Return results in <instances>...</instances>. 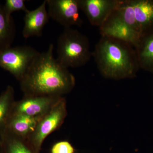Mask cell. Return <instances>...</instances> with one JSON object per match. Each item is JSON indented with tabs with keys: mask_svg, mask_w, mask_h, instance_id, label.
Instances as JSON below:
<instances>
[{
	"mask_svg": "<svg viewBox=\"0 0 153 153\" xmlns=\"http://www.w3.org/2000/svg\"><path fill=\"white\" fill-rule=\"evenodd\" d=\"M54 46L40 52L19 81L24 95L63 97L73 90L75 78L53 55Z\"/></svg>",
	"mask_w": 153,
	"mask_h": 153,
	"instance_id": "obj_1",
	"label": "cell"
},
{
	"mask_svg": "<svg viewBox=\"0 0 153 153\" xmlns=\"http://www.w3.org/2000/svg\"><path fill=\"white\" fill-rule=\"evenodd\" d=\"M130 44L106 36H102L92 52L99 71L108 79L133 78L139 66L135 50Z\"/></svg>",
	"mask_w": 153,
	"mask_h": 153,
	"instance_id": "obj_2",
	"label": "cell"
},
{
	"mask_svg": "<svg viewBox=\"0 0 153 153\" xmlns=\"http://www.w3.org/2000/svg\"><path fill=\"white\" fill-rule=\"evenodd\" d=\"M57 53V61L68 68L84 66L92 56L87 36L71 27L64 28L58 37Z\"/></svg>",
	"mask_w": 153,
	"mask_h": 153,
	"instance_id": "obj_3",
	"label": "cell"
},
{
	"mask_svg": "<svg viewBox=\"0 0 153 153\" xmlns=\"http://www.w3.org/2000/svg\"><path fill=\"white\" fill-rule=\"evenodd\" d=\"M67 115L66 101L62 97L52 109L41 118L27 141L36 153H40L44 141L50 134L60 128Z\"/></svg>",
	"mask_w": 153,
	"mask_h": 153,
	"instance_id": "obj_4",
	"label": "cell"
},
{
	"mask_svg": "<svg viewBox=\"0 0 153 153\" xmlns=\"http://www.w3.org/2000/svg\"><path fill=\"white\" fill-rule=\"evenodd\" d=\"M39 53L29 46L9 47L0 52V68L21 81Z\"/></svg>",
	"mask_w": 153,
	"mask_h": 153,
	"instance_id": "obj_5",
	"label": "cell"
},
{
	"mask_svg": "<svg viewBox=\"0 0 153 153\" xmlns=\"http://www.w3.org/2000/svg\"><path fill=\"white\" fill-rule=\"evenodd\" d=\"M49 18L65 28L81 27L79 0H46Z\"/></svg>",
	"mask_w": 153,
	"mask_h": 153,
	"instance_id": "obj_6",
	"label": "cell"
},
{
	"mask_svg": "<svg viewBox=\"0 0 153 153\" xmlns=\"http://www.w3.org/2000/svg\"><path fill=\"white\" fill-rule=\"evenodd\" d=\"M63 97L24 95L16 101L13 114L25 115L40 119L50 110Z\"/></svg>",
	"mask_w": 153,
	"mask_h": 153,
	"instance_id": "obj_7",
	"label": "cell"
},
{
	"mask_svg": "<svg viewBox=\"0 0 153 153\" xmlns=\"http://www.w3.org/2000/svg\"><path fill=\"white\" fill-rule=\"evenodd\" d=\"M102 36L111 37L130 44L136 48L143 36L129 27L114 11L100 28Z\"/></svg>",
	"mask_w": 153,
	"mask_h": 153,
	"instance_id": "obj_8",
	"label": "cell"
},
{
	"mask_svg": "<svg viewBox=\"0 0 153 153\" xmlns=\"http://www.w3.org/2000/svg\"><path fill=\"white\" fill-rule=\"evenodd\" d=\"M118 0H79V7L91 25L100 28L115 10Z\"/></svg>",
	"mask_w": 153,
	"mask_h": 153,
	"instance_id": "obj_9",
	"label": "cell"
},
{
	"mask_svg": "<svg viewBox=\"0 0 153 153\" xmlns=\"http://www.w3.org/2000/svg\"><path fill=\"white\" fill-rule=\"evenodd\" d=\"M47 6V1L45 0L37 8L25 13L22 31L24 38L42 36L44 27L50 18Z\"/></svg>",
	"mask_w": 153,
	"mask_h": 153,
	"instance_id": "obj_10",
	"label": "cell"
},
{
	"mask_svg": "<svg viewBox=\"0 0 153 153\" xmlns=\"http://www.w3.org/2000/svg\"><path fill=\"white\" fill-rule=\"evenodd\" d=\"M136 19L143 36L153 30V0H131Z\"/></svg>",
	"mask_w": 153,
	"mask_h": 153,
	"instance_id": "obj_11",
	"label": "cell"
},
{
	"mask_svg": "<svg viewBox=\"0 0 153 153\" xmlns=\"http://www.w3.org/2000/svg\"><path fill=\"white\" fill-rule=\"evenodd\" d=\"M40 119L25 115L13 114L9 120L6 130L27 140L34 131Z\"/></svg>",
	"mask_w": 153,
	"mask_h": 153,
	"instance_id": "obj_12",
	"label": "cell"
},
{
	"mask_svg": "<svg viewBox=\"0 0 153 153\" xmlns=\"http://www.w3.org/2000/svg\"><path fill=\"white\" fill-rule=\"evenodd\" d=\"M135 49L139 67L153 73V30L143 36Z\"/></svg>",
	"mask_w": 153,
	"mask_h": 153,
	"instance_id": "obj_13",
	"label": "cell"
},
{
	"mask_svg": "<svg viewBox=\"0 0 153 153\" xmlns=\"http://www.w3.org/2000/svg\"><path fill=\"white\" fill-rule=\"evenodd\" d=\"M15 102L13 87L8 85L0 95V137L7 129L8 123L13 114Z\"/></svg>",
	"mask_w": 153,
	"mask_h": 153,
	"instance_id": "obj_14",
	"label": "cell"
},
{
	"mask_svg": "<svg viewBox=\"0 0 153 153\" xmlns=\"http://www.w3.org/2000/svg\"><path fill=\"white\" fill-rule=\"evenodd\" d=\"M16 28L13 17H8L0 4V52L11 47L15 40Z\"/></svg>",
	"mask_w": 153,
	"mask_h": 153,
	"instance_id": "obj_15",
	"label": "cell"
},
{
	"mask_svg": "<svg viewBox=\"0 0 153 153\" xmlns=\"http://www.w3.org/2000/svg\"><path fill=\"white\" fill-rule=\"evenodd\" d=\"M2 153H36L27 140L17 136L8 131L0 137Z\"/></svg>",
	"mask_w": 153,
	"mask_h": 153,
	"instance_id": "obj_16",
	"label": "cell"
},
{
	"mask_svg": "<svg viewBox=\"0 0 153 153\" xmlns=\"http://www.w3.org/2000/svg\"><path fill=\"white\" fill-rule=\"evenodd\" d=\"M114 11L130 28L143 36L137 23L131 0H118Z\"/></svg>",
	"mask_w": 153,
	"mask_h": 153,
	"instance_id": "obj_17",
	"label": "cell"
},
{
	"mask_svg": "<svg viewBox=\"0 0 153 153\" xmlns=\"http://www.w3.org/2000/svg\"><path fill=\"white\" fill-rule=\"evenodd\" d=\"M3 7L5 13L8 17H12V14L16 11H22L26 13L29 11L25 0H6Z\"/></svg>",
	"mask_w": 153,
	"mask_h": 153,
	"instance_id": "obj_18",
	"label": "cell"
},
{
	"mask_svg": "<svg viewBox=\"0 0 153 153\" xmlns=\"http://www.w3.org/2000/svg\"><path fill=\"white\" fill-rule=\"evenodd\" d=\"M50 153H75L76 149L72 144L67 140L57 142L52 145Z\"/></svg>",
	"mask_w": 153,
	"mask_h": 153,
	"instance_id": "obj_19",
	"label": "cell"
},
{
	"mask_svg": "<svg viewBox=\"0 0 153 153\" xmlns=\"http://www.w3.org/2000/svg\"><path fill=\"white\" fill-rule=\"evenodd\" d=\"M0 153H2V147L1 143L0 140Z\"/></svg>",
	"mask_w": 153,
	"mask_h": 153,
	"instance_id": "obj_20",
	"label": "cell"
}]
</instances>
